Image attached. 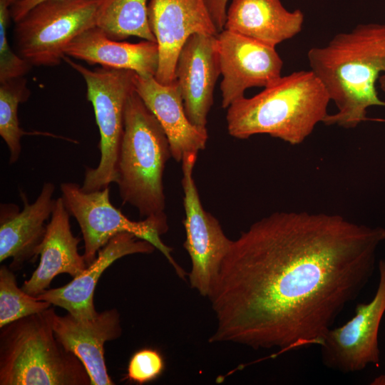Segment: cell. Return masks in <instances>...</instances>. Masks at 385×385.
<instances>
[{"instance_id": "cell-16", "label": "cell", "mask_w": 385, "mask_h": 385, "mask_svg": "<svg viewBox=\"0 0 385 385\" xmlns=\"http://www.w3.org/2000/svg\"><path fill=\"white\" fill-rule=\"evenodd\" d=\"M155 247L149 242L128 232L120 233L98 252L96 258L68 284L48 289L36 297L66 309L79 320L90 319L98 312L93 297L103 272L117 260L133 254H150Z\"/></svg>"}, {"instance_id": "cell-25", "label": "cell", "mask_w": 385, "mask_h": 385, "mask_svg": "<svg viewBox=\"0 0 385 385\" xmlns=\"http://www.w3.org/2000/svg\"><path fill=\"white\" fill-rule=\"evenodd\" d=\"M165 369V360L157 349H141L130 359L126 379L133 383L143 384L158 379Z\"/></svg>"}, {"instance_id": "cell-12", "label": "cell", "mask_w": 385, "mask_h": 385, "mask_svg": "<svg viewBox=\"0 0 385 385\" xmlns=\"http://www.w3.org/2000/svg\"><path fill=\"white\" fill-rule=\"evenodd\" d=\"M148 18L159 51L155 78L164 85L175 81L178 57L190 36L219 33L205 0H150Z\"/></svg>"}, {"instance_id": "cell-29", "label": "cell", "mask_w": 385, "mask_h": 385, "mask_svg": "<svg viewBox=\"0 0 385 385\" xmlns=\"http://www.w3.org/2000/svg\"><path fill=\"white\" fill-rule=\"evenodd\" d=\"M378 82L381 90L385 95V73L380 76Z\"/></svg>"}, {"instance_id": "cell-28", "label": "cell", "mask_w": 385, "mask_h": 385, "mask_svg": "<svg viewBox=\"0 0 385 385\" xmlns=\"http://www.w3.org/2000/svg\"><path fill=\"white\" fill-rule=\"evenodd\" d=\"M373 385H385V374L374 379L371 383Z\"/></svg>"}, {"instance_id": "cell-4", "label": "cell", "mask_w": 385, "mask_h": 385, "mask_svg": "<svg viewBox=\"0 0 385 385\" xmlns=\"http://www.w3.org/2000/svg\"><path fill=\"white\" fill-rule=\"evenodd\" d=\"M171 156L163 128L134 91L125 104L115 183L123 202L142 217L167 222L163 175Z\"/></svg>"}, {"instance_id": "cell-18", "label": "cell", "mask_w": 385, "mask_h": 385, "mask_svg": "<svg viewBox=\"0 0 385 385\" xmlns=\"http://www.w3.org/2000/svg\"><path fill=\"white\" fill-rule=\"evenodd\" d=\"M70 215L62 197L57 198L38 249L39 264L21 287L26 293L36 297L48 289L57 275L68 274L73 278L87 267L78 252L81 239L71 229Z\"/></svg>"}, {"instance_id": "cell-5", "label": "cell", "mask_w": 385, "mask_h": 385, "mask_svg": "<svg viewBox=\"0 0 385 385\" xmlns=\"http://www.w3.org/2000/svg\"><path fill=\"white\" fill-rule=\"evenodd\" d=\"M48 309L1 328L0 385H91L85 366L56 337Z\"/></svg>"}, {"instance_id": "cell-17", "label": "cell", "mask_w": 385, "mask_h": 385, "mask_svg": "<svg viewBox=\"0 0 385 385\" xmlns=\"http://www.w3.org/2000/svg\"><path fill=\"white\" fill-rule=\"evenodd\" d=\"M134 88L163 128L172 157L176 161L181 162L186 154L198 153L205 149L208 138L207 129L195 125L188 118L176 80L164 85L155 77L135 74Z\"/></svg>"}, {"instance_id": "cell-22", "label": "cell", "mask_w": 385, "mask_h": 385, "mask_svg": "<svg viewBox=\"0 0 385 385\" xmlns=\"http://www.w3.org/2000/svg\"><path fill=\"white\" fill-rule=\"evenodd\" d=\"M31 95L27 81L24 77L0 83V135L9 150V163H15L21 152V138L25 135H47L48 133L26 132L21 127L18 118V107Z\"/></svg>"}, {"instance_id": "cell-15", "label": "cell", "mask_w": 385, "mask_h": 385, "mask_svg": "<svg viewBox=\"0 0 385 385\" xmlns=\"http://www.w3.org/2000/svg\"><path fill=\"white\" fill-rule=\"evenodd\" d=\"M55 185L45 183L38 197L29 203L21 191L23 209L15 204H1L0 209V262L12 259L11 269H19L26 261L36 259L46 234V222L51 217L56 199Z\"/></svg>"}, {"instance_id": "cell-14", "label": "cell", "mask_w": 385, "mask_h": 385, "mask_svg": "<svg viewBox=\"0 0 385 385\" xmlns=\"http://www.w3.org/2000/svg\"><path fill=\"white\" fill-rule=\"evenodd\" d=\"M48 314L56 337L85 366L91 385H113L108 373L104 344L122 334L120 314L115 308L98 312L90 319L79 320L71 314L58 315L51 307Z\"/></svg>"}, {"instance_id": "cell-2", "label": "cell", "mask_w": 385, "mask_h": 385, "mask_svg": "<svg viewBox=\"0 0 385 385\" xmlns=\"http://www.w3.org/2000/svg\"><path fill=\"white\" fill-rule=\"evenodd\" d=\"M310 69L327 91L337 112L323 123L345 129L367 119L372 106H385L376 88L385 73V24H362L335 35L307 53Z\"/></svg>"}, {"instance_id": "cell-23", "label": "cell", "mask_w": 385, "mask_h": 385, "mask_svg": "<svg viewBox=\"0 0 385 385\" xmlns=\"http://www.w3.org/2000/svg\"><path fill=\"white\" fill-rule=\"evenodd\" d=\"M51 304L39 300L18 287L11 268L0 267V328L19 319L42 312Z\"/></svg>"}, {"instance_id": "cell-10", "label": "cell", "mask_w": 385, "mask_h": 385, "mask_svg": "<svg viewBox=\"0 0 385 385\" xmlns=\"http://www.w3.org/2000/svg\"><path fill=\"white\" fill-rule=\"evenodd\" d=\"M379 284L372 299L359 303L346 323L331 328L319 344L327 368L344 374L358 372L380 360L378 334L385 313V260L378 262Z\"/></svg>"}, {"instance_id": "cell-24", "label": "cell", "mask_w": 385, "mask_h": 385, "mask_svg": "<svg viewBox=\"0 0 385 385\" xmlns=\"http://www.w3.org/2000/svg\"><path fill=\"white\" fill-rule=\"evenodd\" d=\"M10 19V6L0 1V83L24 77L32 67L9 45L7 29Z\"/></svg>"}, {"instance_id": "cell-26", "label": "cell", "mask_w": 385, "mask_h": 385, "mask_svg": "<svg viewBox=\"0 0 385 385\" xmlns=\"http://www.w3.org/2000/svg\"><path fill=\"white\" fill-rule=\"evenodd\" d=\"M218 32L224 29L228 0H205Z\"/></svg>"}, {"instance_id": "cell-3", "label": "cell", "mask_w": 385, "mask_h": 385, "mask_svg": "<svg viewBox=\"0 0 385 385\" xmlns=\"http://www.w3.org/2000/svg\"><path fill=\"white\" fill-rule=\"evenodd\" d=\"M330 99L311 70L294 71L255 96L233 102L226 114L228 133L238 139L267 134L292 145L303 143L328 115Z\"/></svg>"}, {"instance_id": "cell-1", "label": "cell", "mask_w": 385, "mask_h": 385, "mask_svg": "<svg viewBox=\"0 0 385 385\" xmlns=\"http://www.w3.org/2000/svg\"><path fill=\"white\" fill-rule=\"evenodd\" d=\"M385 228L340 215L275 212L235 240L208 297L212 343L284 351L319 345L375 270Z\"/></svg>"}, {"instance_id": "cell-20", "label": "cell", "mask_w": 385, "mask_h": 385, "mask_svg": "<svg viewBox=\"0 0 385 385\" xmlns=\"http://www.w3.org/2000/svg\"><path fill=\"white\" fill-rule=\"evenodd\" d=\"M304 14L287 10L280 0H232L224 29L276 47L301 32Z\"/></svg>"}, {"instance_id": "cell-7", "label": "cell", "mask_w": 385, "mask_h": 385, "mask_svg": "<svg viewBox=\"0 0 385 385\" xmlns=\"http://www.w3.org/2000/svg\"><path fill=\"white\" fill-rule=\"evenodd\" d=\"M60 188L67 210L80 227L84 242L83 255L87 265L111 238L128 232L151 243L164 255L177 275L185 279L187 274L173 259L172 248L161 239L168 230V222L151 217L140 221L130 220L111 202L109 187L86 192L78 184L63 183Z\"/></svg>"}, {"instance_id": "cell-27", "label": "cell", "mask_w": 385, "mask_h": 385, "mask_svg": "<svg viewBox=\"0 0 385 385\" xmlns=\"http://www.w3.org/2000/svg\"><path fill=\"white\" fill-rule=\"evenodd\" d=\"M44 1L47 0H23L12 5L10 6L11 19L14 23L18 21L34 6Z\"/></svg>"}, {"instance_id": "cell-8", "label": "cell", "mask_w": 385, "mask_h": 385, "mask_svg": "<svg viewBox=\"0 0 385 385\" xmlns=\"http://www.w3.org/2000/svg\"><path fill=\"white\" fill-rule=\"evenodd\" d=\"M100 0H47L15 22L17 53L31 66L61 63L68 45L96 26Z\"/></svg>"}, {"instance_id": "cell-21", "label": "cell", "mask_w": 385, "mask_h": 385, "mask_svg": "<svg viewBox=\"0 0 385 385\" xmlns=\"http://www.w3.org/2000/svg\"><path fill=\"white\" fill-rule=\"evenodd\" d=\"M96 26L114 40L136 36L156 42L149 22L148 0H100Z\"/></svg>"}, {"instance_id": "cell-19", "label": "cell", "mask_w": 385, "mask_h": 385, "mask_svg": "<svg viewBox=\"0 0 385 385\" xmlns=\"http://www.w3.org/2000/svg\"><path fill=\"white\" fill-rule=\"evenodd\" d=\"M65 55L104 68L132 71L145 78L155 77L159 61L156 42H120L96 26L77 36L66 47Z\"/></svg>"}, {"instance_id": "cell-6", "label": "cell", "mask_w": 385, "mask_h": 385, "mask_svg": "<svg viewBox=\"0 0 385 385\" xmlns=\"http://www.w3.org/2000/svg\"><path fill=\"white\" fill-rule=\"evenodd\" d=\"M84 79L87 99L93 108L100 133L98 165L87 168L81 189L102 190L115 183L117 166L124 130L127 100L135 91V73L124 69L96 68L93 70L65 56L63 59Z\"/></svg>"}, {"instance_id": "cell-9", "label": "cell", "mask_w": 385, "mask_h": 385, "mask_svg": "<svg viewBox=\"0 0 385 385\" xmlns=\"http://www.w3.org/2000/svg\"><path fill=\"white\" fill-rule=\"evenodd\" d=\"M197 154H186L181 160L185 230L183 245L191 260L190 284L200 295L209 297L232 240L226 236L219 221L201 203L193 178Z\"/></svg>"}, {"instance_id": "cell-11", "label": "cell", "mask_w": 385, "mask_h": 385, "mask_svg": "<svg viewBox=\"0 0 385 385\" xmlns=\"http://www.w3.org/2000/svg\"><path fill=\"white\" fill-rule=\"evenodd\" d=\"M217 43L222 108L245 96L247 89L267 87L282 76L283 62L274 47L226 29L217 34Z\"/></svg>"}, {"instance_id": "cell-30", "label": "cell", "mask_w": 385, "mask_h": 385, "mask_svg": "<svg viewBox=\"0 0 385 385\" xmlns=\"http://www.w3.org/2000/svg\"><path fill=\"white\" fill-rule=\"evenodd\" d=\"M3 2H4L6 5H8L9 6H11L12 5L19 2V1H21L23 0H0Z\"/></svg>"}, {"instance_id": "cell-13", "label": "cell", "mask_w": 385, "mask_h": 385, "mask_svg": "<svg viewBox=\"0 0 385 385\" xmlns=\"http://www.w3.org/2000/svg\"><path fill=\"white\" fill-rule=\"evenodd\" d=\"M220 74L217 35L190 36L178 55L175 80L186 115L197 127L206 128L215 86Z\"/></svg>"}]
</instances>
